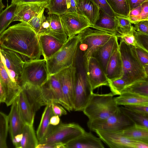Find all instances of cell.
<instances>
[{
    "label": "cell",
    "mask_w": 148,
    "mask_h": 148,
    "mask_svg": "<svg viewBox=\"0 0 148 148\" xmlns=\"http://www.w3.org/2000/svg\"><path fill=\"white\" fill-rule=\"evenodd\" d=\"M0 47L12 51L30 60L42 55L38 35L26 23L9 27L0 35Z\"/></svg>",
    "instance_id": "cell-1"
},
{
    "label": "cell",
    "mask_w": 148,
    "mask_h": 148,
    "mask_svg": "<svg viewBox=\"0 0 148 148\" xmlns=\"http://www.w3.org/2000/svg\"><path fill=\"white\" fill-rule=\"evenodd\" d=\"M79 37L78 34L68 38L60 49L46 61L49 75L56 74L71 66H75Z\"/></svg>",
    "instance_id": "cell-2"
},
{
    "label": "cell",
    "mask_w": 148,
    "mask_h": 148,
    "mask_svg": "<svg viewBox=\"0 0 148 148\" xmlns=\"http://www.w3.org/2000/svg\"><path fill=\"white\" fill-rule=\"evenodd\" d=\"M119 50L122 63L121 78L125 81L126 86L136 81L148 79V75L132 52L130 45L121 40Z\"/></svg>",
    "instance_id": "cell-3"
},
{
    "label": "cell",
    "mask_w": 148,
    "mask_h": 148,
    "mask_svg": "<svg viewBox=\"0 0 148 148\" xmlns=\"http://www.w3.org/2000/svg\"><path fill=\"white\" fill-rule=\"evenodd\" d=\"M112 93L105 94L93 93L82 111L89 120L103 119L114 113L118 109Z\"/></svg>",
    "instance_id": "cell-4"
},
{
    "label": "cell",
    "mask_w": 148,
    "mask_h": 148,
    "mask_svg": "<svg viewBox=\"0 0 148 148\" xmlns=\"http://www.w3.org/2000/svg\"><path fill=\"white\" fill-rule=\"evenodd\" d=\"M84 129L77 124L64 123L61 122L55 126L50 125L45 137L38 144L60 143L65 144L83 134Z\"/></svg>",
    "instance_id": "cell-5"
},
{
    "label": "cell",
    "mask_w": 148,
    "mask_h": 148,
    "mask_svg": "<svg viewBox=\"0 0 148 148\" xmlns=\"http://www.w3.org/2000/svg\"><path fill=\"white\" fill-rule=\"evenodd\" d=\"M49 75L44 59L25 61L21 78L20 86L24 83L40 87L48 80Z\"/></svg>",
    "instance_id": "cell-6"
},
{
    "label": "cell",
    "mask_w": 148,
    "mask_h": 148,
    "mask_svg": "<svg viewBox=\"0 0 148 148\" xmlns=\"http://www.w3.org/2000/svg\"><path fill=\"white\" fill-rule=\"evenodd\" d=\"M87 27L78 34L79 37V50L87 58L107 42L112 35Z\"/></svg>",
    "instance_id": "cell-7"
},
{
    "label": "cell",
    "mask_w": 148,
    "mask_h": 148,
    "mask_svg": "<svg viewBox=\"0 0 148 148\" xmlns=\"http://www.w3.org/2000/svg\"><path fill=\"white\" fill-rule=\"evenodd\" d=\"M135 124L133 121L120 110L119 107L112 114L106 119L89 120L87 125L91 131H122Z\"/></svg>",
    "instance_id": "cell-8"
},
{
    "label": "cell",
    "mask_w": 148,
    "mask_h": 148,
    "mask_svg": "<svg viewBox=\"0 0 148 148\" xmlns=\"http://www.w3.org/2000/svg\"><path fill=\"white\" fill-rule=\"evenodd\" d=\"M84 59L82 69L77 72L75 85L73 110L82 111L93 93V90L87 78Z\"/></svg>",
    "instance_id": "cell-9"
},
{
    "label": "cell",
    "mask_w": 148,
    "mask_h": 148,
    "mask_svg": "<svg viewBox=\"0 0 148 148\" xmlns=\"http://www.w3.org/2000/svg\"><path fill=\"white\" fill-rule=\"evenodd\" d=\"M41 94L46 106L55 103L68 111L64 99L58 73L49 75L47 81L40 87Z\"/></svg>",
    "instance_id": "cell-10"
},
{
    "label": "cell",
    "mask_w": 148,
    "mask_h": 148,
    "mask_svg": "<svg viewBox=\"0 0 148 148\" xmlns=\"http://www.w3.org/2000/svg\"><path fill=\"white\" fill-rule=\"evenodd\" d=\"M0 53L5 68L11 79L20 86L25 61L17 53L12 51L0 47Z\"/></svg>",
    "instance_id": "cell-11"
},
{
    "label": "cell",
    "mask_w": 148,
    "mask_h": 148,
    "mask_svg": "<svg viewBox=\"0 0 148 148\" xmlns=\"http://www.w3.org/2000/svg\"><path fill=\"white\" fill-rule=\"evenodd\" d=\"M77 72L76 67L73 66L58 73L65 101L69 111L73 110L74 90Z\"/></svg>",
    "instance_id": "cell-12"
},
{
    "label": "cell",
    "mask_w": 148,
    "mask_h": 148,
    "mask_svg": "<svg viewBox=\"0 0 148 148\" xmlns=\"http://www.w3.org/2000/svg\"><path fill=\"white\" fill-rule=\"evenodd\" d=\"M85 66L86 76L93 90L102 86H108L106 73L94 58H86Z\"/></svg>",
    "instance_id": "cell-13"
},
{
    "label": "cell",
    "mask_w": 148,
    "mask_h": 148,
    "mask_svg": "<svg viewBox=\"0 0 148 148\" xmlns=\"http://www.w3.org/2000/svg\"><path fill=\"white\" fill-rule=\"evenodd\" d=\"M65 32L68 38L77 35L90 25L83 16L77 13L66 12L60 15Z\"/></svg>",
    "instance_id": "cell-14"
},
{
    "label": "cell",
    "mask_w": 148,
    "mask_h": 148,
    "mask_svg": "<svg viewBox=\"0 0 148 148\" xmlns=\"http://www.w3.org/2000/svg\"><path fill=\"white\" fill-rule=\"evenodd\" d=\"M0 81L5 95V103L11 105L21 91V86L11 79L3 63L0 53Z\"/></svg>",
    "instance_id": "cell-15"
},
{
    "label": "cell",
    "mask_w": 148,
    "mask_h": 148,
    "mask_svg": "<svg viewBox=\"0 0 148 148\" xmlns=\"http://www.w3.org/2000/svg\"><path fill=\"white\" fill-rule=\"evenodd\" d=\"M94 132L102 141L111 148H133L134 140L124 136L121 131L96 130Z\"/></svg>",
    "instance_id": "cell-16"
},
{
    "label": "cell",
    "mask_w": 148,
    "mask_h": 148,
    "mask_svg": "<svg viewBox=\"0 0 148 148\" xmlns=\"http://www.w3.org/2000/svg\"><path fill=\"white\" fill-rule=\"evenodd\" d=\"M48 3H28L17 5L12 21H19L27 23L44 9Z\"/></svg>",
    "instance_id": "cell-17"
},
{
    "label": "cell",
    "mask_w": 148,
    "mask_h": 148,
    "mask_svg": "<svg viewBox=\"0 0 148 148\" xmlns=\"http://www.w3.org/2000/svg\"><path fill=\"white\" fill-rule=\"evenodd\" d=\"M118 38L112 35L109 40L92 55L98 61L106 73L108 62L114 51L119 47Z\"/></svg>",
    "instance_id": "cell-18"
},
{
    "label": "cell",
    "mask_w": 148,
    "mask_h": 148,
    "mask_svg": "<svg viewBox=\"0 0 148 148\" xmlns=\"http://www.w3.org/2000/svg\"><path fill=\"white\" fill-rule=\"evenodd\" d=\"M99 137L85 131L82 134L65 145V148H104Z\"/></svg>",
    "instance_id": "cell-19"
},
{
    "label": "cell",
    "mask_w": 148,
    "mask_h": 148,
    "mask_svg": "<svg viewBox=\"0 0 148 148\" xmlns=\"http://www.w3.org/2000/svg\"><path fill=\"white\" fill-rule=\"evenodd\" d=\"M77 13L84 17L90 25L93 26L99 18V10L92 0H75Z\"/></svg>",
    "instance_id": "cell-20"
},
{
    "label": "cell",
    "mask_w": 148,
    "mask_h": 148,
    "mask_svg": "<svg viewBox=\"0 0 148 148\" xmlns=\"http://www.w3.org/2000/svg\"><path fill=\"white\" fill-rule=\"evenodd\" d=\"M8 116L9 130L11 139L16 135L22 133L25 124L19 109L18 96L12 103Z\"/></svg>",
    "instance_id": "cell-21"
},
{
    "label": "cell",
    "mask_w": 148,
    "mask_h": 148,
    "mask_svg": "<svg viewBox=\"0 0 148 148\" xmlns=\"http://www.w3.org/2000/svg\"><path fill=\"white\" fill-rule=\"evenodd\" d=\"M38 35L42 55L45 60L59 50L64 44L50 35L44 34Z\"/></svg>",
    "instance_id": "cell-22"
},
{
    "label": "cell",
    "mask_w": 148,
    "mask_h": 148,
    "mask_svg": "<svg viewBox=\"0 0 148 148\" xmlns=\"http://www.w3.org/2000/svg\"><path fill=\"white\" fill-rule=\"evenodd\" d=\"M122 61L119 47L113 52L108 62L106 74L108 80L121 78L122 76Z\"/></svg>",
    "instance_id": "cell-23"
},
{
    "label": "cell",
    "mask_w": 148,
    "mask_h": 148,
    "mask_svg": "<svg viewBox=\"0 0 148 148\" xmlns=\"http://www.w3.org/2000/svg\"><path fill=\"white\" fill-rule=\"evenodd\" d=\"M21 90L36 112L41 107L46 106L42 97L40 87L24 83L21 86Z\"/></svg>",
    "instance_id": "cell-24"
},
{
    "label": "cell",
    "mask_w": 148,
    "mask_h": 148,
    "mask_svg": "<svg viewBox=\"0 0 148 148\" xmlns=\"http://www.w3.org/2000/svg\"><path fill=\"white\" fill-rule=\"evenodd\" d=\"M47 18L49 25V30L47 34L51 35L63 44L66 41L68 37L63 27L60 15L53 13L48 14Z\"/></svg>",
    "instance_id": "cell-25"
},
{
    "label": "cell",
    "mask_w": 148,
    "mask_h": 148,
    "mask_svg": "<svg viewBox=\"0 0 148 148\" xmlns=\"http://www.w3.org/2000/svg\"><path fill=\"white\" fill-rule=\"evenodd\" d=\"M91 27L116 36L117 37L119 35L117 32L114 18L100 10L99 11L98 18L94 25Z\"/></svg>",
    "instance_id": "cell-26"
},
{
    "label": "cell",
    "mask_w": 148,
    "mask_h": 148,
    "mask_svg": "<svg viewBox=\"0 0 148 148\" xmlns=\"http://www.w3.org/2000/svg\"><path fill=\"white\" fill-rule=\"evenodd\" d=\"M18 98L19 109L24 122L33 125L36 112L21 90Z\"/></svg>",
    "instance_id": "cell-27"
},
{
    "label": "cell",
    "mask_w": 148,
    "mask_h": 148,
    "mask_svg": "<svg viewBox=\"0 0 148 148\" xmlns=\"http://www.w3.org/2000/svg\"><path fill=\"white\" fill-rule=\"evenodd\" d=\"M114 99L118 106L148 105V97L128 92H121L118 97H114Z\"/></svg>",
    "instance_id": "cell-28"
},
{
    "label": "cell",
    "mask_w": 148,
    "mask_h": 148,
    "mask_svg": "<svg viewBox=\"0 0 148 148\" xmlns=\"http://www.w3.org/2000/svg\"><path fill=\"white\" fill-rule=\"evenodd\" d=\"M45 9L42 10L27 23L38 35L47 34L49 30V21L44 15Z\"/></svg>",
    "instance_id": "cell-29"
},
{
    "label": "cell",
    "mask_w": 148,
    "mask_h": 148,
    "mask_svg": "<svg viewBox=\"0 0 148 148\" xmlns=\"http://www.w3.org/2000/svg\"><path fill=\"white\" fill-rule=\"evenodd\" d=\"M121 132L123 136L130 139L148 143V128L134 125Z\"/></svg>",
    "instance_id": "cell-30"
},
{
    "label": "cell",
    "mask_w": 148,
    "mask_h": 148,
    "mask_svg": "<svg viewBox=\"0 0 148 148\" xmlns=\"http://www.w3.org/2000/svg\"><path fill=\"white\" fill-rule=\"evenodd\" d=\"M22 133L23 136L20 148H36L38 141L33 125L25 124Z\"/></svg>",
    "instance_id": "cell-31"
},
{
    "label": "cell",
    "mask_w": 148,
    "mask_h": 148,
    "mask_svg": "<svg viewBox=\"0 0 148 148\" xmlns=\"http://www.w3.org/2000/svg\"><path fill=\"white\" fill-rule=\"evenodd\" d=\"M53 115L51 104L46 105L36 131V135L38 142L45 137L47 133L50 126L49 123L50 118Z\"/></svg>",
    "instance_id": "cell-32"
},
{
    "label": "cell",
    "mask_w": 148,
    "mask_h": 148,
    "mask_svg": "<svg viewBox=\"0 0 148 148\" xmlns=\"http://www.w3.org/2000/svg\"><path fill=\"white\" fill-rule=\"evenodd\" d=\"M16 6L11 4L0 13V35L13 22Z\"/></svg>",
    "instance_id": "cell-33"
},
{
    "label": "cell",
    "mask_w": 148,
    "mask_h": 148,
    "mask_svg": "<svg viewBox=\"0 0 148 148\" xmlns=\"http://www.w3.org/2000/svg\"><path fill=\"white\" fill-rule=\"evenodd\" d=\"M128 92L148 97V79L136 81L127 85L121 92Z\"/></svg>",
    "instance_id": "cell-34"
},
{
    "label": "cell",
    "mask_w": 148,
    "mask_h": 148,
    "mask_svg": "<svg viewBox=\"0 0 148 148\" xmlns=\"http://www.w3.org/2000/svg\"><path fill=\"white\" fill-rule=\"evenodd\" d=\"M119 108L135 125L148 128V115L135 112L124 107L121 106Z\"/></svg>",
    "instance_id": "cell-35"
},
{
    "label": "cell",
    "mask_w": 148,
    "mask_h": 148,
    "mask_svg": "<svg viewBox=\"0 0 148 148\" xmlns=\"http://www.w3.org/2000/svg\"><path fill=\"white\" fill-rule=\"evenodd\" d=\"M114 13L127 17L130 12L127 0H106Z\"/></svg>",
    "instance_id": "cell-36"
},
{
    "label": "cell",
    "mask_w": 148,
    "mask_h": 148,
    "mask_svg": "<svg viewBox=\"0 0 148 148\" xmlns=\"http://www.w3.org/2000/svg\"><path fill=\"white\" fill-rule=\"evenodd\" d=\"M114 19L119 35L129 34L133 31V26L126 17L116 14Z\"/></svg>",
    "instance_id": "cell-37"
},
{
    "label": "cell",
    "mask_w": 148,
    "mask_h": 148,
    "mask_svg": "<svg viewBox=\"0 0 148 148\" xmlns=\"http://www.w3.org/2000/svg\"><path fill=\"white\" fill-rule=\"evenodd\" d=\"M8 130V116L0 112V148L7 147L6 139Z\"/></svg>",
    "instance_id": "cell-38"
},
{
    "label": "cell",
    "mask_w": 148,
    "mask_h": 148,
    "mask_svg": "<svg viewBox=\"0 0 148 148\" xmlns=\"http://www.w3.org/2000/svg\"><path fill=\"white\" fill-rule=\"evenodd\" d=\"M46 8L48 14L60 15L66 12L67 9L66 0H49Z\"/></svg>",
    "instance_id": "cell-39"
},
{
    "label": "cell",
    "mask_w": 148,
    "mask_h": 148,
    "mask_svg": "<svg viewBox=\"0 0 148 148\" xmlns=\"http://www.w3.org/2000/svg\"><path fill=\"white\" fill-rule=\"evenodd\" d=\"M126 86L125 81L121 78L108 80V86L114 95H119Z\"/></svg>",
    "instance_id": "cell-40"
},
{
    "label": "cell",
    "mask_w": 148,
    "mask_h": 148,
    "mask_svg": "<svg viewBox=\"0 0 148 148\" xmlns=\"http://www.w3.org/2000/svg\"><path fill=\"white\" fill-rule=\"evenodd\" d=\"M130 46L132 52L143 67L148 65V52L139 47Z\"/></svg>",
    "instance_id": "cell-41"
},
{
    "label": "cell",
    "mask_w": 148,
    "mask_h": 148,
    "mask_svg": "<svg viewBox=\"0 0 148 148\" xmlns=\"http://www.w3.org/2000/svg\"><path fill=\"white\" fill-rule=\"evenodd\" d=\"M133 32L138 47L148 52V35L138 32L134 28Z\"/></svg>",
    "instance_id": "cell-42"
},
{
    "label": "cell",
    "mask_w": 148,
    "mask_h": 148,
    "mask_svg": "<svg viewBox=\"0 0 148 148\" xmlns=\"http://www.w3.org/2000/svg\"><path fill=\"white\" fill-rule=\"evenodd\" d=\"M98 7L99 10H102L111 17L114 18L116 14L112 10L106 0H92Z\"/></svg>",
    "instance_id": "cell-43"
},
{
    "label": "cell",
    "mask_w": 148,
    "mask_h": 148,
    "mask_svg": "<svg viewBox=\"0 0 148 148\" xmlns=\"http://www.w3.org/2000/svg\"><path fill=\"white\" fill-rule=\"evenodd\" d=\"M142 8L141 4L130 11L127 18L132 24H135L141 21L140 13Z\"/></svg>",
    "instance_id": "cell-44"
},
{
    "label": "cell",
    "mask_w": 148,
    "mask_h": 148,
    "mask_svg": "<svg viewBox=\"0 0 148 148\" xmlns=\"http://www.w3.org/2000/svg\"><path fill=\"white\" fill-rule=\"evenodd\" d=\"M133 28L139 33L148 35V20H141L134 24Z\"/></svg>",
    "instance_id": "cell-45"
},
{
    "label": "cell",
    "mask_w": 148,
    "mask_h": 148,
    "mask_svg": "<svg viewBox=\"0 0 148 148\" xmlns=\"http://www.w3.org/2000/svg\"><path fill=\"white\" fill-rule=\"evenodd\" d=\"M124 106L125 108L131 110L148 115V105L137 104Z\"/></svg>",
    "instance_id": "cell-46"
},
{
    "label": "cell",
    "mask_w": 148,
    "mask_h": 148,
    "mask_svg": "<svg viewBox=\"0 0 148 148\" xmlns=\"http://www.w3.org/2000/svg\"><path fill=\"white\" fill-rule=\"evenodd\" d=\"M133 31L131 33L123 35H120L117 38H121V40L127 44L135 47H138L136 42Z\"/></svg>",
    "instance_id": "cell-47"
},
{
    "label": "cell",
    "mask_w": 148,
    "mask_h": 148,
    "mask_svg": "<svg viewBox=\"0 0 148 148\" xmlns=\"http://www.w3.org/2000/svg\"><path fill=\"white\" fill-rule=\"evenodd\" d=\"M51 104L54 115H58L60 116L67 114V112L66 110L58 104L52 103Z\"/></svg>",
    "instance_id": "cell-48"
},
{
    "label": "cell",
    "mask_w": 148,
    "mask_h": 148,
    "mask_svg": "<svg viewBox=\"0 0 148 148\" xmlns=\"http://www.w3.org/2000/svg\"><path fill=\"white\" fill-rule=\"evenodd\" d=\"M65 145L60 143L38 144L36 148H65Z\"/></svg>",
    "instance_id": "cell-49"
},
{
    "label": "cell",
    "mask_w": 148,
    "mask_h": 148,
    "mask_svg": "<svg viewBox=\"0 0 148 148\" xmlns=\"http://www.w3.org/2000/svg\"><path fill=\"white\" fill-rule=\"evenodd\" d=\"M142 8L140 13L141 21L148 20V1L141 4Z\"/></svg>",
    "instance_id": "cell-50"
},
{
    "label": "cell",
    "mask_w": 148,
    "mask_h": 148,
    "mask_svg": "<svg viewBox=\"0 0 148 148\" xmlns=\"http://www.w3.org/2000/svg\"><path fill=\"white\" fill-rule=\"evenodd\" d=\"M49 0H12L11 3L18 5L28 3H48Z\"/></svg>",
    "instance_id": "cell-51"
},
{
    "label": "cell",
    "mask_w": 148,
    "mask_h": 148,
    "mask_svg": "<svg viewBox=\"0 0 148 148\" xmlns=\"http://www.w3.org/2000/svg\"><path fill=\"white\" fill-rule=\"evenodd\" d=\"M130 11L138 7L145 2L148 0H127Z\"/></svg>",
    "instance_id": "cell-52"
},
{
    "label": "cell",
    "mask_w": 148,
    "mask_h": 148,
    "mask_svg": "<svg viewBox=\"0 0 148 148\" xmlns=\"http://www.w3.org/2000/svg\"><path fill=\"white\" fill-rule=\"evenodd\" d=\"M23 136L22 133L16 135L12 139L13 145L16 148H20V144Z\"/></svg>",
    "instance_id": "cell-53"
},
{
    "label": "cell",
    "mask_w": 148,
    "mask_h": 148,
    "mask_svg": "<svg viewBox=\"0 0 148 148\" xmlns=\"http://www.w3.org/2000/svg\"><path fill=\"white\" fill-rule=\"evenodd\" d=\"M148 143L141 141L134 140L133 148H148Z\"/></svg>",
    "instance_id": "cell-54"
},
{
    "label": "cell",
    "mask_w": 148,
    "mask_h": 148,
    "mask_svg": "<svg viewBox=\"0 0 148 148\" xmlns=\"http://www.w3.org/2000/svg\"><path fill=\"white\" fill-rule=\"evenodd\" d=\"M70 13H77V6L75 0H71L69 7L66 12Z\"/></svg>",
    "instance_id": "cell-55"
},
{
    "label": "cell",
    "mask_w": 148,
    "mask_h": 148,
    "mask_svg": "<svg viewBox=\"0 0 148 148\" xmlns=\"http://www.w3.org/2000/svg\"><path fill=\"white\" fill-rule=\"evenodd\" d=\"M60 122L59 116L58 115H53L50 118L49 125L55 126L58 125Z\"/></svg>",
    "instance_id": "cell-56"
},
{
    "label": "cell",
    "mask_w": 148,
    "mask_h": 148,
    "mask_svg": "<svg viewBox=\"0 0 148 148\" xmlns=\"http://www.w3.org/2000/svg\"><path fill=\"white\" fill-rule=\"evenodd\" d=\"M5 100V95L0 81V103H4Z\"/></svg>",
    "instance_id": "cell-57"
},
{
    "label": "cell",
    "mask_w": 148,
    "mask_h": 148,
    "mask_svg": "<svg viewBox=\"0 0 148 148\" xmlns=\"http://www.w3.org/2000/svg\"><path fill=\"white\" fill-rule=\"evenodd\" d=\"M2 0H0V13L3 10V9L5 7V6L3 5L2 2Z\"/></svg>",
    "instance_id": "cell-58"
},
{
    "label": "cell",
    "mask_w": 148,
    "mask_h": 148,
    "mask_svg": "<svg viewBox=\"0 0 148 148\" xmlns=\"http://www.w3.org/2000/svg\"><path fill=\"white\" fill-rule=\"evenodd\" d=\"M66 0L67 6V8H68L70 7L71 0Z\"/></svg>",
    "instance_id": "cell-59"
}]
</instances>
